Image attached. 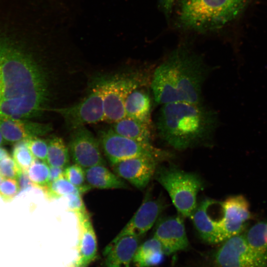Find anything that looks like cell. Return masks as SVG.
Masks as SVG:
<instances>
[{"mask_svg":"<svg viewBox=\"0 0 267 267\" xmlns=\"http://www.w3.org/2000/svg\"><path fill=\"white\" fill-rule=\"evenodd\" d=\"M153 237L160 242L166 255L184 250L189 246L183 221L179 216L161 220L157 225Z\"/></svg>","mask_w":267,"mask_h":267,"instance_id":"4fadbf2b","label":"cell"},{"mask_svg":"<svg viewBox=\"0 0 267 267\" xmlns=\"http://www.w3.org/2000/svg\"><path fill=\"white\" fill-rule=\"evenodd\" d=\"M16 179L18 182L20 191L25 190L32 186L34 187L28 177L27 172L22 171Z\"/></svg>","mask_w":267,"mask_h":267,"instance_id":"d6a6232c","label":"cell"},{"mask_svg":"<svg viewBox=\"0 0 267 267\" xmlns=\"http://www.w3.org/2000/svg\"><path fill=\"white\" fill-rule=\"evenodd\" d=\"M70 159L69 148L62 138L53 137L48 142L46 163L49 166L65 169L68 166Z\"/></svg>","mask_w":267,"mask_h":267,"instance_id":"603a6c76","label":"cell"},{"mask_svg":"<svg viewBox=\"0 0 267 267\" xmlns=\"http://www.w3.org/2000/svg\"><path fill=\"white\" fill-rule=\"evenodd\" d=\"M125 106L126 116L151 126V100L145 90L140 88L133 91L127 98Z\"/></svg>","mask_w":267,"mask_h":267,"instance_id":"ffe728a7","label":"cell"},{"mask_svg":"<svg viewBox=\"0 0 267 267\" xmlns=\"http://www.w3.org/2000/svg\"><path fill=\"white\" fill-rule=\"evenodd\" d=\"M215 203L212 199H204L197 205L191 218L201 238L210 244L219 243L216 222L208 213L210 207Z\"/></svg>","mask_w":267,"mask_h":267,"instance_id":"ac0fdd59","label":"cell"},{"mask_svg":"<svg viewBox=\"0 0 267 267\" xmlns=\"http://www.w3.org/2000/svg\"><path fill=\"white\" fill-rule=\"evenodd\" d=\"M100 144L112 166L128 159L150 156L158 160L169 158V152L159 149L149 148L140 143L116 133L112 129L101 132Z\"/></svg>","mask_w":267,"mask_h":267,"instance_id":"ba28073f","label":"cell"},{"mask_svg":"<svg viewBox=\"0 0 267 267\" xmlns=\"http://www.w3.org/2000/svg\"><path fill=\"white\" fill-rule=\"evenodd\" d=\"M20 191L16 179L1 178L0 182V197L5 201H10Z\"/></svg>","mask_w":267,"mask_h":267,"instance_id":"f546056e","label":"cell"},{"mask_svg":"<svg viewBox=\"0 0 267 267\" xmlns=\"http://www.w3.org/2000/svg\"><path fill=\"white\" fill-rule=\"evenodd\" d=\"M158 161L154 157H139L120 162L112 166L119 177L142 189L155 175Z\"/></svg>","mask_w":267,"mask_h":267,"instance_id":"7c38bea8","label":"cell"},{"mask_svg":"<svg viewBox=\"0 0 267 267\" xmlns=\"http://www.w3.org/2000/svg\"><path fill=\"white\" fill-rule=\"evenodd\" d=\"M0 130L5 141L15 143L45 135L52 131V126L26 119H6L0 120Z\"/></svg>","mask_w":267,"mask_h":267,"instance_id":"9a60e30c","label":"cell"},{"mask_svg":"<svg viewBox=\"0 0 267 267\" xmlns=\"http://www.w3.org/2000/svg\"><path fill=\"white\" fill-rule=\"evenodd\" d=\"M22 172L10 156L0 162V176L2 178L17 179Z\"/></svg>","mask_w":267,"mask_h":267,"instance_id":"4dcf8cb0","label":"cell"},{"mask_svg":"<svg viewBox=\"0 0 267 267\" xmlns=\"http://www.w3.org/2000/svg\"><path fill=\"white\" fill-rule=\"evenodd\" d=\"M175 0H159L161 7L166 15H169L171 11Z\"/></svg>","mask_w":267,"mask_h":267,"instance_id":"e575fe53","label":"cell"},{"mask_svg":"<svg viewBox=\"0 0 267 267\" xmlns=\"http://www.w3.org/2000/svg\"><path fill=\"white\" fill-rule=\"evenodd\" d=\"M137 236L118 235L105 248L103 254L107 267H131L138 247Z\"/></svg>","mask_w":267,"mask_h":267,"instance_id":"2e32d148","label":"cell"},{"mask_svg":"<svg viewBox=\"0 0 267 267\" xmlns=\"http://www.w3.org/2000/svg\"><path fill=\"white\" fill-rule=\"evenodd\" d=\"M116 133L133 139L150 149H156L151 142V126L129 117L114 123Z\"/></svg>","mask_w":267,"mask_h":267,"instance_id":"d6986e66","label":"cell"},{"mask_svg":"<svg viewBox=\"0 0 267 267\" xmlns=\"http://www.w3.org/2000/svg\"><path fill=\"white\" fill-rule=\"evenodd\" d=\"M46 110L61 115L67 127L72 131L86 125L104 121L102 96L95 83L89 94L78 104L68 107Z\"/></svg>","mask_w":267,"mask_h":267,"instance_id":"9c48e42d","label":"cell"},{"mask_svg":"<svg viewBox=\"0 0 267 267\" xmlns=\"http://www.w3.org/2000/svg\"><path fill=\"white\" fill-rule=\"evenodd\" d=\"M218 125L216 112L203 103L176 102L163 105L156 126L160 137L183 150L209 140Z\"/></svg>","mask_w":267,"mask_h":267,"instance_id":"3957f363","label":"cell"},{"mask_svg":"<svg viewBox=\"0 0 267 267\" xmlns=\"http://www.w3.org/2000/svg\"><path fill=\"white\" fill-rule=\"evenodd\" d=\"M147 80L141 70L97 79L95 83L103 98L104 121L114 123L126 117L127 98L134 90L144 87Z\"/></svg>","mask_w":267,"mask_h":267,"instance_id":"8992f818","label":"cell"},{"mask_svg":"<svg viewBox=\"0 0 267 267\" xmlns=\"http://www.w3.org/2000/svg\"><path fill=\"white\" fill-rule=\"evenodd\" d=\"M165 255L162 245L154 237L138 246L133 259L136 267H152L160 265Z\"/></svg>","mask_w":267,"mask_h":267,"instance_id":"7402d4cb","label":"cell"},{"mask_svg":"<svg viewBox=\"0 0 267 267\" xmlns=\"http://www.w3.org/2000/svg\"><path fill=\"white\" fill-rule=\"evenodd\" d=\"M208 67L199 55L185 46L172 51L155 69L151 89L155 101L203 103L202 88Z\"/></svg>","mask_w":267,"mask_h":267,"instance_id":"7a4b0ae2","label":"cell"},{"mask_svg":"<svg viewBox=\"0 0 267 267\" xmlns=\"http://www.w3.org/2000/svg\"><path fill=\"white\" fill-rule=\"evenodd\" d=\"M50 168L44 161L35 159L27 171L28 177L34 187L42 189L49 181Z\"/></svg>","mask_w":267,"mask_h":267,"instance_id":"d4e9b609","label":"cell"},{"mask_svg":"<svg viewBox=\"0 0 267 267\" xmlns=\"http://www.w3.org/2000/svg\"><path fill=\"white\" fill-rule=\"evenodd\" d=\"M248 243L257 249L267 251V222H259L245 235Z\"/></svg>","mask_w":267,"mask_h":267,"instance_id":"484cf974","label":"cell"},{"mask_svg":"<svg viewBox=\"0 0 267 267\" xmlns=\"http://www.w3.org/2000/svg\"><path fill=\"white\" fill-rule=\"evenodd\" d=\"M74 215L77 220L79 234L78 257L74 267H88L96 256L95 233L87 210Z\"/></svg>","mask_w":267,"mask_h":267,"instance_id":"5bb4252c","label":"cell"},{"mask_svg":"<svg viewBox=\"0 0 267 267\" xmlns=\"http://www.w3.org/2000/svg\"><path fill=\"white\" fill-rule=\"evenodd\" d=\"M164 208L159 201L146 197L132 219L118 235H133L139 236L154 225Z\"/></svg>","mask_w":267,"mask_h":267,"instance_id":"e0dca14e","label":"cell"},{"mask_svg":"<svg viewBox=\"0 0 267 267\" xmlns=\"http://www.w3.org/2000/svg\"><path fill=\"white\" fill-rule=\"evenodd\" d=\"M10 156L7 150L0 146V162L5 158Z\"/></svg>","mask_w":267,"mask_h":267,"instance_id":"d590c367","label":"cell"},{"mask_svg":"<svg viewBox=\"0 0 267 267\" xmlns=\"http://www.w3.org/2000/svg\"><path fill=\"white\" fill-rule=\"evenodd\" d=\"M64 176L67 180L80 190L82 194L91 188L85 183L84 169L77 164L67 166L64 170Z\"/></svg>","mask_w":267,"mask_h":267,"instance_id":"83f0119b","label":"cell"},{"mask_svg":"<svg viewBox=\"0 0 267 267\" xmlns=\"http://www.w3.org/2000/svg\"><path fill=\"white\" fill-rule=\"evenodd\" d=\"M209 267H267V251L252 247L239 234L223 242Z\"/></svg>","mask_w":267,"mask_h":267,"instance_id":"52a82bcc","label":"cell"},{"mask_svg":"<svg viewBox=\"0 0 267 267\" xmlns=\"http://www.w3.org/2000/svg\"><path fill=\"white\" fill-rule=\"evenodd\" d=\"M28 148L35 159L46 162L48 143L40 137H32L27 140Z\"/></svg>","mask_w":267,"mask_h":267,"instance_id":"f1b7e54d","label":"cell"},{"mask_svg":"<svg viewBox=\"0 0 267 267\" xmlns=\"http://www.w3.org/2000/svg\"><path fill=\"white\" fill-rule=\"evenodd\" d=\"M222 217L216 221L218 243L240 234L251 218L250 205L242 195L229 197L221 203Z\"/></svg>","mask_w":267,"mask_h":267,"instance_id":"30bf717a","label":"cell"},{"mask_svg":"<svg viewBox=\"0 0 267 267\" xmlns=\"http://www.w3.org/2000/svg\"><path fill=\"white\" fill-rule=\"evenodd\" d=\"M49 182L55 181L64 178V169L58 167L49 166Z\"/></svg>","mask_w":267,"mask_h":267,"instance_id":"836d02e7","label":"cell"},{"mask_svg":"<svg viewBox=\"0 0 267 267\" xmlns=\"http://www.w3.org/2000/svg\"><path fill=\"white\" fill-rule=\"evenodd\" d=\"M48 200H57L69 194H80V190L65 178L49 182L41 189Z\"/></svg>","mask_w":267,"mask_h":267,"instance_id":"cb8c5ba5","label":"cell"},{"mask_svg":"<svg viewBox=\"0 0 267 267\" xmlns=\"http://www.w3.org/2000/svg\"><path fill=\"white\" fill-rule=\"evenodd\" d=\"M13 159L22 171L27 172L35 159L28 147L27 140L15 143L12 150Z\"/></svg>","mask_w":267,"mask_h":267,"instance_id":"4316f807","label":"cell"},{"mask_svg":"<svg viewBox=\"0 0 267 267\" xmlns=\"http://www.w3.org/2000/svg\"><path fill=\"white\" fill-rule=\"evenodd\" d=\"M250 0H180L178 22L185 29L207 32L234 19Z\"/></svg>","mask_w":267,"mask_h":267,"instance_id":"277c9868","label":"cell"},{"mask_svg":"<svg viewBox=\"0 0 267 267\" xmlns=\"http://www.w3.org/2000/svg\"><path fill=\"white\" fill-rule=\"evenodd\" d=\"M99 142L85 127L72 131L69 142L70 154L74 163L86 169L105 165Z\"/></svg>","mask_w":267,"mask_h":267,"instance_id":"8fae6325","label":"cell"},{"mask_svg":"<svg viewBox=\"0 0 267 267\" xmlns=\"http://www.w3.org/2000/svg\"><path fill=\"white\" fill-rule=\"evenodd\" d=\"M68 201V210L73 214L87 211L80 194H69L65 196Z\"/></svg>","mask_w":267,"mask_h":267,"instance_id":"1f68e13d","label":"cell"},{"mask_svg":"<svg viewBox=\"0 0 267 267\" xmlns=\"http://www.w3.org/2000/svg\"><path fill=\"white\" fill-rule=\"evenodd\" d=\"M4 141V139L0 130V146L3 143Z\"/></svg>","mask_w":267,"mask_h":267,"instance_id":"8d00e7d4","label":"cell"},{"mask_svg":"<svg viewBox=\"0 0 267 267\" xmlns=\"http://www.w3.org/2000/svg\"><path fill=\"white\" fill-rule=\"evenodd\" d=\"M1 178H2L0 176V180H1Z\"/></svg>","mask_w":267,"mask_h":267,"instance_id":"74e56055","label":"cell"},{"mask_svg":"<svg viewBox=\"0 0 267 267\" xmlns=\"http://www.w3.org/2000/svg\"><path fill=\"white\" fill-rule=\"evenodd\" d=\"M87 183L98 189L126 188L127 184L104 165H95L84 169Z\"/></svg>","mask_w":267,"mask_h":267,"instance_id":"44dd1931","label":"cell"},{"mask_svg":"<svg viewBox=\"0 0 267 267\" xmlns=\"http://www.w3.org/2000/svg\"><path fill=\"white\" fill-rule=\"evenodd\" d=\"M154 175L168 192L178 211L191 219L197 205V195L203 186L200 177L173 166L158 167Z\"/></svg>","mask_w":267,"mask_h":267,"instance_id":"5b68a950","label":"cell"},{"mask_svg":"<svg viewBox=\"0 0 267 267\" xmlns=\"http://www.w3.org/2000/svg\"><path fill=\"white\" fill-rule=\"evenodd\" d=\"M23 35L0 61V120L27 119L46 110V79L26 48Z\"/></svg>","mask_w":267,"mask_h":267,"instance_id":"6da1fadb","label":"cell"}]
</instances>
